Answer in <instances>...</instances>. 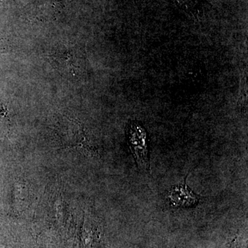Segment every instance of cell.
<instances>
[{"label": "cell", "instance_id": "6da1fadb", "mask_svg": "<svg viewBox=\"0 0 248 248\" xmlns=\"http://www.w3.org/2000/svg\"><path fill=\"white\" fill-rule=\"evenodd\" d=\"M128 140L138 169L143 172H149V154L144 129L138 124L132 125L129 128Z\"/></svg>", "mask_w": 248, "mask_h": 248}, {"label": "cell", "instance_id": "7a4b0ae2", "mask_svg": "<svg viewBox=\"0 0 248 248\" xmlns=\"http://www.w3.org/2000/svg\"><path fill=\"white\" fill-rule=\"evenodd\" d=\"M166 196L171 205L181 208L195 206L201 200L200 196L196 195L189 188L186 179L182 184L172 186L168 190Z\"/></svg>", "mask_w": 248, "mask_h": 248}]
</instances>
